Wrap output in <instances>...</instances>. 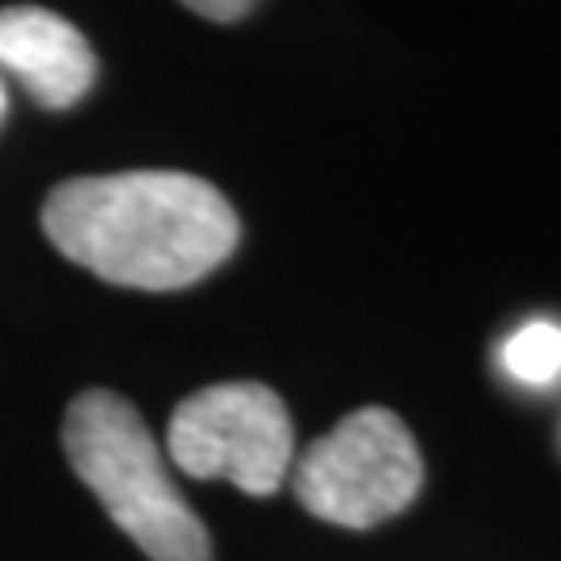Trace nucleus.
I'll return each instance as SVG.
<instances>
[{"label":"nucleus","instance_id":"obj_4","mask_svg":"<svg viewBox=\"0 0 561 561\" xmlns=\"http://www.w3.org/2000/svg\"><path fill=\"white\" fill-rule=\"evenodd\" d=\"M167 454L192 479H229L245 495H275L296 466L283 400L262 382H217L175 408Z\"/></svg>","mask_w":561,"mask_h":561},{"label":"nucleus","instance_id":"obj_8","mask_svg":"<svg viewBox=\"0 0 561 561\" xmlns=\"http://www.w3.org/2000/svg\"><path fill=\"white\" fill-rule=\"evenodd\" d=\"M4 104H9V96H4V76H0V121H4Z\"/></svg>","mask_w":561,"mask_h":561},{"label":"nucleus","instance_id":"obj_3","mask_svg":"<svg viewBox=\"0 0 561 561\" xmlns=\"http://www.w3.org/2000/svg\"><path fill=\"white\" fill-rule=\"evenodd\" d=\"M424 461L408 424L387 408H358L304 449L291 466V491L317 520L375 528L421 495Z\"/></svg>","mask_w":561,"mask_h":561},{"label":"nucleus","instance_id":"obj_6","mask_svg":"<svg viewBox=\"0 0 561 561\" xmlns=\"http://www.w3.org/2000/svg\"><path fill=\"white\" fill-rule=\"evenodd\" d=\"M500 366L520 387H553L561 379V324L524 321L500 345Z\"/></svg>","mask_w":561,"mask_h":561},{"label":"nucleus","instance_id":"obj_7","mask_svg":"<svg viewBox=\"0 0 561 561\" xmlns=\"http://www.w3.org/2000/svg\"><path fill=\"white\" fill-rule=\"evenodd\" d=\"M192 13H201L208 21H238L254 9V0H180Z\"/></svg>","mask_w":561,"mask_h":561},{"label":"nucleus","instance_id":"obj_5","mask_svg":"<svg viewBox=\"0 0 561 561\" xmlns=\"http://www.w3.org/2000/svg\"><path fill=\"white\" fill-rule=\"evenodd\" d=\"M4 71L42 108H71L96 83V55L67 18L38 4H13L0 9V76Z\"/></svg>","mask_w":561,"mask_h":561},{"label":"nucleus","instance_id":"obj_2","mask_svg":"<svg viewBox=\"0 0 561 561\" xmlns=\"http://www.w3.org/2000/svg\"><path fill=\"white\" fill-rule=\"evenodd\" d=\"M62 449L83 486L150 561L213 558L208 533L175 491L154 433L117 391L92 387L71 400L62 416Z\"/></svg>","mask_w":561,"mask_h":561},{"label":"nucleus","instance_id":"obj_1","mask_svg":"<svg viewBox=\"0 0 561 561\" xmlns=\"http://www.w3.org/2000/svg\"><path fill=\"white\" fill-rule=\"evenodd\" d=\"M42 229L62 259L138 291H180L238 250L233 204L183 171H121L59 183Z\"/></svg>","mask_w":561,"mask_h":561}]
</instances>
